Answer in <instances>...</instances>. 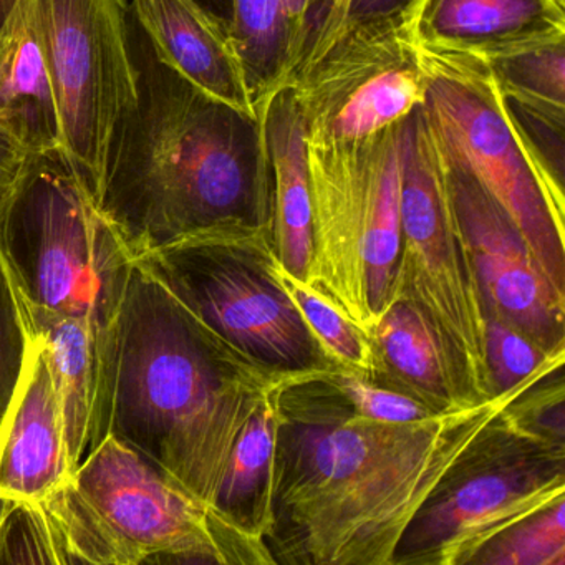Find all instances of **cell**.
Listing matches in <instances>:
<instances>
[{
	"mask_svg": "<svg viewBox=\"0 0 565 565\" xmlns=\"http://www.w3.org/2000/svg\"><path fill=\"white\" fill-rule=\"evenodd\" d=\"M564 363L565 352L554 353L508 392L413 423L359 415L329 373L284 383L264 539L274 564L392 565L409 522L456 459Z\"/></svg>",
	"mask_w": 565,
	"mask_h": 565,
	"instance_id": "1",
	"label": "cell"
},
{
	"mask_svg": "<svg viewBox=\"0 0 565 565\" xmlns=\"http://www.w3.org/2000/svg\"><path fill=\"white\" fill-rule=\"evenodd\" d=\"M130 29L137 104L118 125L98 200L128 253L137 260L211 231L270 227L259 115L194 87L134 18Z\"/></svg>",
	"mask_w": 565,
	"mask_h": 565,
	"instance_id": "2",
	"label": "cell"
},
{
	"mask_svg": "<svg viewBox=\"0 0 565 565\" xmlns=\"http://www.w3.org/2000/svg\"><path fill=\"white\" fill-rule=\"evenodd\" d=\"M294 379L253 362L135 263L108 343V436L211 508L237 436Z\"/></svg>",
	"mask_w": 565,
	"mask_h": 565,
	"instance_id": "3",
	"label": "cell"
},
{
	"mask_svg": "<svg viewBox=\"0 0 565 565\" xmlns=\"http://www.w3.org/2000/svg\"><path fill=\"white\" fill-rule=\"evenodd\" d=\"M0 257L24 306L110 337L135 259L57 153L39 158L0 217Z\"/></svg>",
	"mask_w": 565,
	"mask_h": 565,
	"instance_id": "4",
	"label": "cell"
},
{
	"mask_svg": "<svg viewBox=\"0 0 565 565\" xmlns=\"http://www.w3.org/2000/svg\"><path fill=\"white\" fill-rule=\"evenodd\" d=\"M418 49V47H416ZM433 138L455 154L514 223L532 263L565 297V196L519 127L486 62L418 49Z\"/></svg>",
	"mask_w": 565,
	"mask_h": 565,
	"instance_id": "5",
	"label": "cell"
},
{
	"mask_svg": "<svg viewBox=\"0 0 565 565\" xmlns=\"http://www.w3.org/2000/svg\"><path fill=\"white\" fill-rule=\"evenodd\" d=\"M178 302L270 372L323 375L340 366L290 299L270 227H227L135 260Z\"/></svg>",
	"mask_w": 565,
	"mask_h": 565,
	"instance_id": "6",
	"label": "cell"
},
{
	"mask_svg": "<svg viewBox=\"0 0 565 565\" xmlns=\"http://www.w3.org/2000/svg\"><path fill=\"white\" fill-rule=\"evenodd\" d=\"M398 266L395 297L412 302L438 340L462 406L495 395L486 356V312L423 107L399 131Z\"/></svg>",
	"mask_w": 565,
	"mask_h": 565,
	"instance_id": "7",
	"label": "cell"
},
{
	"mask_svg": "<svg viewBox=\"0 0 565 565\" xmlns=\"http://www.w3.org/2000/svg\"><path fill=\"white\" fill-rule=\"evenodd\" d=\"M402 124L365 140L307 145L313 250L306 282L366 335L392 302L398 266Z\"/></svg>",
	"mask_w": 565,
	"mask_h": 565,
	"instance_id": "8",
	"label": "cell"
},
{
	"mask_svg": "<svg viewBox=\"0 0 565 565\" xmlns=\"http://www.w3.org/2000/svg\"><path fill=\"white\" fill-rule=\"evenodd\" d=\"M565 498V445L508 413L456 459L402 535L392 565H469L482 545Z\"/></svg>",
	"mask_w": 565,
	"mask_h": 565,
	"instance_id": "9",
	"label": "cell"
},
{
	"mask_svg": "<svg viewBox=\"0 0 565 565\" xmlns=\"http://www.w3.org/2000/svg\"><path fill=\"white\" fill-rule=\"evenodd\" d=\"M57 110V154L98 206L111 141L137 104L127 0H29Z\"/></svg>",
	"mask_w": 565,
	"mask_h": 565,
	"instance_id": "10",
	"label": "cell"
},
{
	"mask_svg": "<svg viewBox=\"0 0 565 565\" xmlns=\"http://www.w3.org/2000/svg\"><path fill=\"white\" fill-rule=\"evenodd\" d=\"M75 484L141 564L276 565L263 541L237 531L150 459L105 438Z\"/></svg>",
	"mask_w": 565,
	"mask_h": 565,
	"instance_id": "11",
	"label": "cell"
},
{
	"mask_svg": "<svg viewBox=\"0 0 565 565\" xmlns=\"http://www.w3.org/2000/svg\"><path fill=\"white\" fill-rule=\"evenodd\" d=\"M307 145L365 140L423 107L428 81L402 18L356 29L290 78Z\"/></svg>",
	"mask_w": 565,
	"mask_h": 565,
	"instance_id": "12",
	"label": "cell"
},
{
	"mask_svg": "<svg viewBox=\"0 0 565 565\" xmlns=\"http://www.w3.org/2000/svg\"><path fill=\"white\" fill-rule=\"evenodd\" d=\"M435 145L486 319L519 330L544 352H565V297L539 273L521 233L494 198L465 163Z\"/></svg>",
	"mask_w": 565,
	"mask_h": 565,
	"instance_id": "13",
	"label": "cell"
},
{
	"mask_svg": "<svg viewBox=\"0 0 565 565\" xmlns=\"http://www.w3.org/2000/svg\"><path fill=\"white\" fill-rule=\"evenodd\" d=\"M402 28L415 47L489 62L565 39V0H409Z\"/></svg>",
	"mask_w": 565,
	"mask_h": 565,
	"instance_id": "14",
	"label": "cell"
},
{
	"mask_svg": "<svg viewBox=\"0 0 565 565\" xmlns=\"http://www.w3.org/2000/svg\"><path fill=\"white\" fill-rule=\"evenodd\" d=\"M74 475L47 347L31 335L28 366L0 429V494L41 502Z\"/></svg>",
	"mask_w": 565,
	"mask_h": 565,
	"instance_id": "15",
	"label": "cell"
},
{
	"mask_svg": "<svg viewBox=\"0 0 565 565\" xmlns=\"http://www.w3.org/2000/svg\"><path fill=\"white\" fill-rule=\"evenodd\" d=\"M24 306V303H22ZM29 333L47 347L61 395L65 441L74 471L108 438L107 362L110 337L87 320L24 306Z\"/></svg>",
	"mask_w": 565,
	"mask_h": 565,
	"instance_id": "16",
	"label": "cell"
},
{
	"mask_svg": "<svg viewBox=\"0 0 565 565\" xmlns=\"http://www.w3.org/2000/svg\"><path fill=\"white\" fill-rule=\"evenodd\" d=\"M130 12L181 77L237 110L257 115L230 32L193 0H134Z\"/></svg>",
	"mask_w": 565,
	"mask_h": 565,
	"instance_id": "17",
	"label": "cell"
},
{
	"mask_svg": "<svg viewBox=\"0 0 565 565\" xmlns=\"http://www.w3.org/2000/svg\"><path fill=\"white\" fill-rule=\"evenodd\" d=\"M270 168V227L280 266L307 279L313 250L312 194L307 167L306 127L292 85L256 107Z\"/></svg>",
	"mask_w": 565,
	"mask_h": 565,
	"instance_id": "18",
	"label": "cell"
},
{
	"mask_svg": "<svg viewBox=\"0 0 565 565\" xmlns=\"http://www.w3.org/2000/svg\"><path fill=\"white\" fill-rule=\"evenodd\" d=\"M0 118L42 153H57V110L29 0H0Z\"/></svg>",
	"mask_w": 565,
	"mask_h": 565,
	"instance_id": "19",
	"label": "cell"
},
{
	"mask_svg": "<svg viewBox=\"0 0 565 565\" xmlns=\"http://www.w3.org/2000/svg\"><path fill=\"white\" fill-rule=\"evenodd\" d=\"M369 337L375 359L370 382L412 396L431 413L462 408L438 340L412 302L395 297Z\"/></svg>",
	"mask_w": 565,
	"mask_h": 565,
	"instance_id": "20",
	"label": "cell"
},
{
	"mask_svg": "<svg viewBox=\"0 0 565 565\" xmlns=\"http://www.w3.org/2000/svg\"><path fill=\"white\" fill-rule=\"evenodd\" d=\"M279 390L280 386L264 399L237 436L211 504V509L227 524L263 542L273 524Z\"/></svg>",
	"mask_w": 565,
	"mask_h": 565,
	"instance_id": "21",
	"label": "cell"
},
{
	"mask_svg": "<svg viewBox=\"0 0 565 565\" xmlns=\"http://www.w3.org/2000/svg\"><path fill=\"white\" fill-rule=\"evenodd\" d=\"M230 38L243 64L254 107L289 84V51L280 0H233Z\"/></svg>",
	"mask_w": 565,
	"mask_h": 565,
	"instance_id": "22",
	"label": "cell"
},
{
	"mask_svg": "<svg viewBox=\"0 0 565 565\" xmlns=\"http://www.w3.org/2000/svg\"><path fill=\"white\" fill-rule=\"evenodd\" d=\"M57 565H134L131 555L95 511L74 478L39 502Z\"/></svg>",
	"mask_w": 565,
	"mask_h": 565,
	"instance_id": "23",
	"label": "cell"
},
{
	"mask_svg": "<svg viewBox=\"0 0 565 565\" xmlns=\"http://www.w3.org/2000/svg\"><path fill=\"white\" fill-rule=\"evenodd\" d=\"M486 64L509 105L565 121V39Z\"/></svg>",
	"mask_w": 565,
	"mask_h": 565,
	"instance_id": "24",
	"label": "cell"
},
{
	"mask_svg": "<svg viewBox=\"0 0 565 565\" xmlns=\"http://www.w3.org/2000/svg\"><path fill=\"white\" fill-rule=\"evenodd\" d=\"M280 279L309 329L340 369L372 380L375 370L372 343L365 330L353 323L339 307L280 266Z\"/></svg>",
	"mask_w": 565,
	"mask_h": 565,
	"instance_id": "25",
	"label": "cell"
},
{
	"mask_svg": "<svg viewBox=\"0 0 565 565\" xmlns=\"http://www.w3.org/2000/svg\"><path fill=\"white\" fill-rule=\"evenodd\" d=\"M469 565H565V498L499 532Z\"/></svg>",
	"mask_w": 565,
	"mask_h": 565,
	"instance_id": "26",
	"label": "cell"
},
{
	"mask_svg": "<svg viewBox=\"0 0 565 565\" xmlns=\"http://www.w3.org/2000/svg\"><path fill=\"white\" fill-rule=\"evenodd\" d=\"M31 352L24 306L0 257V429L21 385Z\"/></svg>",
	"mask_w": 565,
	"mask_h": 565,
	"instance_id": "27",
	"label": "cell"
},
{
	"mask_svg": "<svg viewBox=\"0 0 565 565\" xmlns=\"http://www.w3.org/2000/svg\"><path fill=\"white\" fill-rule=\"evenodd\" d=\"M408 4L409 0H340L337 4L323 6L299 68L322 57L356 29L402 18Z\"/></svg>",
	"mask_w": 565,
	"mask_h": 565,
	"instance_id": "28",
	"label": "cell"
},
{
	"mask_svg": "<svg viewBox=\"0 0 565 565\" xmlns=\"http://www.w3.org/2000/svg\"><path fill=\"white\" fill-rule=\"evenodd\" d=\"M551 355L519 330L486 319V356L495 395L514 388Z\"/></svg>",
	"mask_w": 565,
	"mask_h": 565,
	"instance_id": "29",
	"label": "cell"
},
{
	"mask_svg": "<svg viewBox=\"0 0 565 565\" xmlns=\"http://www.w3.org/2000/svg\"><path fill=\"white\" fill-rule=\"evenodd\" d=\"M51 564L54 545L39 502L15 501L0 524V565Z\"/></svg>",
	"mask_w": 565,
	"mask_h": 565,
	"instance_id": "30",
	"label": "cell"
},
{
	"mask_svg": "<svg viewBox=\"0 0 565 565\" xmlns=\"http://www.w3.org/2000/svg\"><path fill=\"white\" fill-rule=\"evenodd\" d=\"M329 379L345 395L359 415L375 422L413 423L438 415L429 412L425 405L416 402L412 396L376 385L349 370H335L329 373Z\"/></svg>",
	"mask_w": 565,
	"mask_h": 565,
	"instance_id": "31",
	"label": "cell"
},
{
	"mask_svg": "<svg viewBox=\"0 0 565 565\" xmlns=\"http://www.w3.org/2000/svg\"><path fill=\"white\" fill-rule=\"evenodd\" d=\"M42 154L49 153L32 147L12 125L0 118V217Z\"/></svg>",
	"mask_w": 565,
	"mask_h": 565,
	"instance_id": "32",
	"label": "cell"
},
{
	"mask_svg": "<svg viewBox=\"0 0 565 565\" xmlns=\"http://www.w3.org/2000/svg\"><path fill=\"white\" fill-rule=\"evenodd\" d=\"M280 4H282L284 24H286L290 78H292L302 64L310 35L316 29L327 0H280Z\"/></svg>",
	"mask_w": 565,
	"mask_h": 565,
	"instance_id": "33",
	"label": "cell"
},
{
	"mask_svg": "<svg viewBox=\"0 0 565 565\" xmlns=\"http://www.w3.org/2000/svg\"><path fill=\"white\" fill-rule=\"evenodd\" d=\"M193 2L221 28L230 32L231 21H233V0H193Z\"/></svg>",
	"mask_w": 565,
	"mask_h": 565,
	"instance_id": "34",
	"label": "cell"
},
{
	"mask_svg": "<svg viewBox=\"0 0 565 565\" xmlns=\"http://www.w3.org/2000/svg\"><path fill=\"white\" fill-rule=\"evenodd\" d=\"M15 501L12 499L6 498V495L0 494V524L4 521L6 514H8L9 509L12 508Z\"/></svg>",
	"mask_w": 565,
	"mask_h": 565,
	"instance_id": "35",
	"label": "cell"
},
{
	"mask_svg": "<svg viewBox=\"0 0 565 565\" xmlns=\"http://www.w3.org/2000/svg\"><path fill=\"white\" fill-rule=\"evenodd\" d=\"M337 2H340V0H327L326 6H333V4H337Z\"/></svg>",
	"mask_w": 565,
	"mask_h": 565,
	"instance_id": "36",
	"label": "cell"
}]
</instances>
